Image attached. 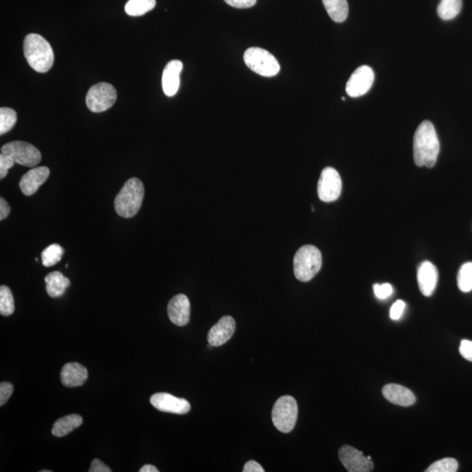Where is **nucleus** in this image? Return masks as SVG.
<instances>
[{
	"mask_svg": "<svg viewBox=\"0 0 472 472\" xmlns=\"http://www.w3.org/2000/svg\"><path fill=\"white\" fill-rule=\"evenodd\" d=\"M156 6V0H129L124 6L128 15L139 17L152 11Z\"/></svg>",
	"mask_w": 472,
	"mask_h": 472,
	"instance_id": "24",
	"label": "nucleus"
},
{
	"mask_svg": "<svg viewBox=\"0 0 472 472\" xmlns=\"http://www.w3.org/2000/svg\"><path fill=\"white\" fill-rule=\"evenodd\" d=\"M150 404L157 411L172 413V414H186L191 409V405L186 399L175 397L167 393H157L150 399Z\"/></svg>",
	"mask_w": 472,
	"mask_h": 472,
	"instance_id": "12",
	"label": "nucleus"
},
{
	"mask_svg": "<svg viewBox=\"0 0 472 472\" xmlns=\"http://www.w3.org/2000/svg\"><path fill=\"white\" fill-rule=\"evenodd\" d=\"M375 81V73L368 66H360L351 75L347 81L346 91L351 97L364 96L370 90Z\"/></svg>",
	"mask_w": 472,
	"mask_h": 472,
	"instance_id": "11",
	"label": "nucleus"
},
{
	"mask_svg": "<svg viewBox=\"0 0 472 472\" xmlns=\"http://www.w3.org/2000/svg\"><path fill=\"white\" fill-rule=\"evenodd\" d=\"M382 395L393 404L409 406L415 402L414 393L405 386L398 384H388L382 389Z\"/></svg>",
	"mask_w": 472,
	"mask_h": 472,
	"instance_id": "19",
	"label": "nucleus"
},
{
	"mask_svg": "<svg viewBox=\"0 0 472 472\" xmlns=\"http://www.w3.org/2000/svg\"><path fill=\"white\" fill-rule=\"evenodd\" d=\"M24 55L29 66L38 73H47L55 61L54 51L47 39L30 34L24 39Z\"/></svg>",
	"mask_w": 472,
	"mask_h": 472,
	"instance_id": "2",
	"label": "nucleus"
},
{
	"mask_svg": "<svg viewBox=\"0 0 472 472\" xmlns=\"http://www.w3.org/2000/svg\"><path fill=\"white\" fill-rule=\"evenodd\" d=\"M462 6V0H441L437 8L438 16L444 21H451L460 13Z\"/></svg>",
	"mask_w": 472,
	"mask_h": 472,
	"instance_id": "23",
	"label": "nucleus"
},
{
	"mask_svg": "<svg viewBox=\"0 0 472 472\" xmlns=\"http://www.w3.org/2000/svg\"><path fill=\"white\" fill-rule=\"evenodd\" d=\"M11 213V208L4 198L0 199V219L4 221Z\"/></svg>",
	"mask_w": 472,
	"mask_h": 472,
	"instance_id": "37",
	"label": "nucleus"
},
{
	"mask_svg": "<svg viewBox=\"0 0 472 472\" xmlns=\"http://www.w3.org/2000/svg\"><path fill=\"white\" fill-rule=\"evenodd\" d=\"M298 406L296 400L290 395L282 396L272 409V421L275 427L283 433L293 431L296 425Z\"/></svg>",
	"mask_w": 472,
	"mask_h": 472,
	"instance_id": "6",
	"label": "nucleus"
},
{
	"mask_svg": "<svg viewBox=\"0 0 472 472\" xmlns=\"http://www.w3.org/2000/svg\"><path fill=\"white\" fill-rule=\"evenodd\" d=\"M83 417L79 415H70L58 419L52 429V434L55 437H62L70 434L74 429L83 424Z\"/></svg>",
	"mask_w": 472,
	"mask_h": 472,
	"instance_id": "21",
	"label": "nucleus"
},
{
	"mask_svg": "<svg viewBox=\"0 0 472 472\" xmlns=\"http://www.w3.org/2000/svg\"><path fill=\"white\" fill-rule=\"evenodd\" d=\"M228 5L238 9L252 8L257 4V0H224Z\"/></svg>",
	"mask_w": 472,
	"mask_h": 472,
	"instance_id": "35",
	"label": "nucleus"
},
{
	"mask_svg": "<svg viewBox=\"0 0 472 472\" xmlns=\"http://www.w3.org/2000/svg\"><path fill=\"white\" fill-rule=\"evenodd\" d=\"M339 458L341 463L349 472H369L373 469L371 457H366L362 451L349 445L340 449Z\"/></svg>",
	"mask_w": 472,
	"mask_h": 472,
	"instance_id": "10",
	"label": "nucleus"
},
{
	"mask_svg": "<svg viewBox=\"0 0 472 472\" xmlns=\"http://www.w3.org/2000/svg\"><path fill=\"white\" fill-rule=\"evenodd\" d=\"M342 192V180L340 173L333 167H326L321 173L317 183V195L324 202H333L340 198Z\"/></svg>",
	"mask_w": 472,
	"mask_h": 472,
	"instance_id": "9",
	"label": "nucleus"
},
{
	"mask_svg": "<svg viewBox=\"0 0 472 472\" xmlns=\"http://www.w3.org/2000/svg\"><path fill=\"white\" fill-rule=\"evenodd\" d=\"M294 274L297 280L309 282L319 273L322 267V255L313 245H304L294 257Z\"/></svg>",
	"mask_w": 472,
	"mask_h": 472,
	"instance_id": "4",
	"label": "nucleus"
},
{
	"mask_svg": "<svg viewBox=\"0 0 472 472\" xmlns=\"http://www.w3.org/2000/svg\"><path fill=\"white\" fill-rule=\"evenodd\" d=\"M167 313L170 320L176 326H184L188 324L191 313V304L188 297L184 294L173 297L167 306Z\"/></svg>",
	"mask_w": 472,
	"mask_h": 472,
	"instance_id": "13",
	"label": "nucleus"
},
{
	"mask_svg": "<svg viewBox=\"0 0 472 472\" xmlns=\"http://www.w3.org/2000/svg\"><path fill=\"white\" fill-rule=\"evenodd\" d=\"M458 463L454 458H447L435 462L426 471L427 472H455L458 471Z\"/></svg>",
	"mask_w": 472,
	"mask_h": 472,
	"instance_id": "29",
	"label": "nucleus"
},
{
	"mask_svg": "<svg viewBox=\"0 0 472 472\" xmlns=\"http://www.w3.org/2000/svg\"><path fill=\"white\" fill-rule=\"evenodd\" d=\"M405 308V302L402 300L396 301L393 304L391 309H390V319L395 321L401 319L403 313H404Z\"/></svg>",
	"mask_w": 472,
	"mask_h": 472,
	"instance_id": "33",
	"label": "nucleus"
},
{
	"mask_svg": "<svg viewBox=\"0 0 472 472\" xmlns=\"http://www.w3.org/2000/svg\"><path fill=\"white\" fill-rule=\"evenodd\" d=\"M440 152L435 126L429 121H424L416 130L414 136V159L415 165L428 168L434 167Z\"/></svg>",
	"mask_w": 472,
	"mask_h": 472,
	"instance_id": "1",
	"label": "nucleus"
},
{
	"mask_svg": "<svg viewBox=\"0 0 472 472\" xmlns=\"http://www.w3.org/2000/svg\"><path fill=\"white\" fill-rule=\"evenodd\" d=\"M324 8L333 21L342 23L348 16L347 0H322Z\"/></svg>",
	"mask_w": 472,
	"mask_h": 472,
	"instance_id": "22",
	"label": "nucleus"
},
{
	"mask_svg": "<svg viewBox=\"0 0 472 472\" xmlns=\"http://www.w3.org/2000/svg\"><path fill=\"white\" fill-rule=\"evenodd\" d=\"M15 304L11 290L6 285L0 287V313L10 316L14 313Z\"/></svg>",
	"mask_w": 472,
	"mask_h": 472,
	"instance_id": "27",
	"label": "nucleus"
},
{
	"mask_svg": "<svg viewBox=\"0 0 472 472\" xmlns=\"http://www.w3.org/2000/svg\"><path fill=\"white\" fill-rule=\"evenodd\" d=\"M90 472H111V469L104 464L99 459H94L92 461Z\"/></svg>",
	"mask_w": 472,
	"mask_h": 472,
	"instance_id": "36",
	"label": "nucleus"
},
{
	"mask_svg": "<svg viewBox=\"0 0 472 472\" xmlns=\"http://www.w3.org/2000/svg\"><path fill=\"white\" fill-rule=\"evenodd\" d=\"M264 469L257 462L251 460L244 465V472H264Z\"/></svg>",
	"mask_w": 472,
	"mask_h": 472,
	"instance_id": "38",
	"label": "nucleus"
},
{
	"mask_svg": "<svg viewBox=\"0 0 472 472\" xmlns=\"http://www.w3.org/2000/svg\"><path fill=\"white\" fill-rule=\"evenodd\" d=\"M249 70L264 77H275L280 71V64L273 55L261 48H250L244 55Z\"/></svg>",
	"mask_w": 472,
	"mask_h": 472,
	"instance_id": "5",
	"label": "nucleus"
},
{
	"mask_svg": "<svg viewBox=\"0 0 472 472\" xmlns=\"http://www.w3.org/2000/svg\"><path fill=\"white\" fill-rule=\"evenodd\" d=\"M144 188L137 178L128 179L115 198L117 214L123 218H132L139 213L144 201Z\"/></svg>",
	"mask_w": 472,
	"mask_h": 472,
	"instance_id": "3",
	"label": "nucleus"
},
{
	"mask_svg": "<svg viewBox=\"0 0 472 472\" xmlns=\"http://www.w3.org/2000/svg\"><path fill=\"white\" fill-rule=\"evenodd\" d=\"M88 377V373L86 367L77 362L66 364L61 372V383L68 388L83 385Z\"/></svg>",
	"mask_w": 472,
	"mask_h": 472,
	"instance_id": "18",
	"label": "nucleus"
},
{
	"mask_svg": "<svg viewBox=\"0 0 472 472\" xmlns=\"http://www.w3.org/2000/svg\"><path fill=\"white\" fill-rule=\"evenodd\" d=\"M50 471H46V470L41 471V472H50Z\"/></svg>",
	"mask_w": 472,
	"mask_h": 472,
	"instance_id": "40",
	"label": "nucleus"
},
{
	"mask_svg": "<svg viewBox=\"0 0 472 472\" xmlns=\"http://www.w3.org/2000/svg\"><path fill=\"white\" fill-rule=\"evenodd\" d=\"M46 288L49 297H59L65 293L70 286V281L59 271H54L46 275Z\"/></svg>",
	"mask_w": 472,
	"mask_h": 472,
	"instance_id": "20",
	"label": "nucleus"
},
{
	"mask_svg": "<svg viewBox=\"0 0 472 472\" xmlns=\"http://www.w3.org/2000/svg\"><path fill=\"white\" fill-rule=\"evenodd\" d=\"M64 254V248L61 246L54 244L49 245L41 253L42 264L45 267H52L61 260Z\"/></svg>",
	"mask_w": 472,
	"mask_h": 472,
	"instance_id": "25",
	"label": "nucleus"
},
{
	"mask_svg": "<svg viewBox=\"0 0 472 472\" xmlns=\"http://www.w3.org/2000/svg\"><path fill=\"white\" fill-rule=\"evenodd\" d=\"M13 392V386L10 382H1L0 384V406H4L11 397Z\"/></svg>",
	"mask_w": 472,
	"mask_h": 472,
	"instance_id": "32",
	"label": "nucleus"
},
{
	"mask_svg": "<svg viewBox=\"0 0 472 472\" xmlns=\"http://www.w3.org/2000/svg\"><path fill=\"white\" fill-rule=\"evenodd\" d=\"M50 170L47 166H39L32 168L23 175L19 181V188L23 195L31 196L38 191L39 186L43 185L48 179Z\"/></svg>",
	"mask_w": 472,
	"mask_h": 472,
	"instance_id": "15",
	"label": "nucleus"
},
{
	"mask_svg": "<svg viewBox=\"0 0 472 472\" xmlns=\"http://www.w3.org/2000/svg\"><path fill=\"white\" fill-rule=\"evenodd\" d=\"M1 153L12 157L13 161L26 167H34L41 161V154L32 144L13 141L1 147Z\"/></svg>",
	"mask_w": 472,
	"mask_h": 472,
	"instance_id": "8",
	"label": "nucleus"
},
{
	"mask_svg": "<svg viewBox=\"0 0 472 472\" xmlns=\"http://www.w3.org/2000/svg\"><path fill=\"white\" fill-rule=\"evenodd\" d=\"M117 90L112 85L99 83L90 88L86 96L88 109L95 113L104 112L116 103Z\"/></svg>",
	"mask_w": 472,
	"mask_h": 472,
	"instance_id": "7",
	"label": "nucleus"
},
{
	"mask_svg": "<svg viewBox=\"0 0 472 472\" xmlns=\"http://www.w3.org/2000/svg\"><path fill=\"white\" fill-rule=\"evenodd\" d=\"M159 469L154 466L153 464L144 465L142 468L140 469L139 472H159Z\"/></svg>",
	"mask_w": 472,
	"mask_h": 472,
	"instance_id": "39",
	"label": "nucleus"
},
{
	"mask_svg": "<svg viewBox=\"0 0 472 472\" xmlns=\"http://www.w3.org/2000/svg\"><path fill=\"white\" fill-rule=\"evenodd\" d=\"M458 286L464 293L472 291V262H465L462 265L458 274Z\"/></svg>",
	"mask_w": 472,
	"mask_h": 472,
	"instance_id": "26",
	"label": "nucleus"
},
{
	"mask_svg": "<svg viewBox=\"0 0 472 472\" xmlns=\"http://www.w3.org/2000/svg\"><path fill=\"white\" fill-rule=\"evenodd\" d=\"M182 68L183 63L179 60L170 61L166 66L162 75V87L167 97L175 96L178 92Z\"/></svg>",
	"mask_w": 472,
	"mask_h": 472,
	"instance_id": "17",
	"label": "nucleus"
},
{
	"mask_svg": "<svg viewBox=\"0 0 472 472\" xmlns=\"http://www.w3.org/2000/svg\"><path fill=\"white\" fill-rule=\"evenodd\" d=\"M373 293H375V297L379 298V299H386L393 294L392 285L389 284H376L373 285Z\"/></svg>",
	"mask_w": 472,
	"mask_h": 472,
	"instance_id": "30",
	"label": "nucleus"
},
{
	"mask_svg": "<svg viewBox=\"0 0 472 472\" xmlns=\"http://www.w3.org/2000/svg\"><path fill=\"white\" fill-rule=\"evenodd\" d=\"M236 324L230 316H225L210 329L208 341L212 346L217 347L224 345L235 332Z\"/></svg>",
	"mask_w": 472,
	"mask_h": 472,
	"instance_id": "14",
	"label": "nucleus"
},
{
	"mask_svg": "<svg viewBox=\"0 0 472 472\" xmlns=\"http://www.w3.org/2000/svg\"><path fill=\"white\" fill-rule=\"evenodd\" d=\"M17 122V113L10 108L0 109V134L9 132Z\"/></svg>",
	"mask_w": 472,
	"mask_h": 472,
	"instance_id": "28",
	"label": "nucleus"
},
{
	"mask_svg": "<svg viewBox=\"0 0 472 472\" xmlns=\"http://www.w3.org/2000/svg\"><path fill=\"white\" fill-rule=\"evenodd\" d=\"M16 164L12 157L5 154H0V179H3L8 175V170Z\"/></svg>",
	"mask_w": 472,
	"mask_h": 472,
	"instance_id": "31",
	"label": "nucleus"
},
{
	"mask_svg": "<svg viewBox=\"0 0 472 472\" xmlns=\"http://www.w3.org/2000/svg\"><path fill=\"white\" fill-rule=\"evenodd\" d=\"M459 352H460L464 359L472 362V341L462 340L460 347H459Z\"/></svg>",
	"mask_w": 472,
	"mask_h": 472,
	"instance_id": "34",
	"label": "nucleus"
},
{
	"mask_svg": "<svg viewBox=\"0 0 472 472\" xmlns=\"http://www.w3.org/2000/svg\"><path fill=\"white\" fill-rule=\"evenodd\" d=\"M417 282L420 291L425 297L434 293L438 282V271L432 262L425 261L418 267Z\"/></svg>",
	"mask_w": 472,
	"mask_h": 472,
	"instance_id": "16",
	"label": "nucleus"
}]
</instances>
